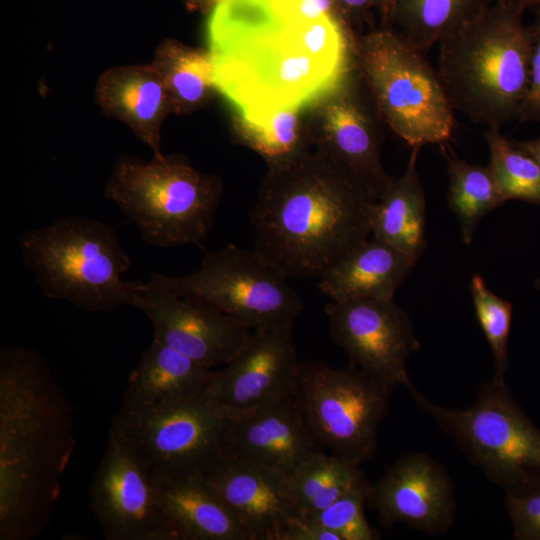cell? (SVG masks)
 Masks as SVG:
<instances>
[{"mask_svg": "<svg viewBox=\"0 0 540 540\" xmlns=\"http://www.w3.org/2000/svg\"><path fill=\"white\" fill-rule=\"evenodd\" d=\"M505 508L517 540H540V491L506 495Z\"/></svg>", "mask_w": 540, "mask_h": 540, "instance_id": "obj_33", "label": "cell"}, {"mask_svg": "<svg viewBox=\"0 0 540 540\" xmlns=\"http://www.w3.org/2000/svg\"><path fill=\"white\" fill-rule=\"evenodd\" d=\"M293 328L253 330L236 355L215 371L207 396L235 419L292 395L300 363Z\"/></svg>", "mask_w": 540, "mask_h": 540, "instance_id": "obj_14", "label": "cell"}, {"mask_svg": "<svg viewBox=\"0 0 540 540\" xmlns=\"http://www.w3.org/2000/svg\"><path fill=\"white\" fill-rule=\"evenodd\" d=\"M150 280L250 330L294 324L304 308L300 295L278 266L256 249L234 244L206 251L199 269L189 275L154 272Z\"/></svg>", "mask_w": 540, "mask_h": 540, "instance_id": "obj_9", "label": "cell"}, {"mask_svg": "<svg viewBox=\"0 0 540 540\" xmlns=\"http://www.w3.org/2000/svg\"><path fill=\"white\" fill-rule=\"evenodd\" d=\"M420 148H412L404 174L376 201L371 234L414 262L426 247V198L417 169Z\"/></svg>", "mask_w": 540, "mask_h": 540, "instance_id": "obj_24", "label": "cell"}, {"mask_svg": "<svg viewBox=\"0 0 540 540\" xmlns=\"http://www.w3.org/2000/svg\"><path fill=\"white\" fill-rule=\"evenodd\" d=\"M202 474L250 540H281L288 522L298 516L288 496L286 477L226 448Z\"/></svg>", "mask_w": 540, "mask_h": 540, "instance_id": "obj_17", "label": "cell"}, {"mask_svg": "<svg viewBox=\"0 0 540 540\" xmlns=\"http://www.w3.org/2000/svg\"><path fill=\"white\" fill-rule=\"evenodd\" d=\"M215 89L250 120L297 111L340 90L348 75L341 20L311 0H226L206 23Z\"/></svg>", "mask_w": 540, "mask_h": 540, "instance_id": "obj_1", "label": "cell"}, {"mask_svg": "<svg viewBox=\"0 0 540 540\" xmlns=\"http://www.w3.org/2000/svg\"><path fill=\"white\" fill-rule=\"evenodd\" d=\"M405 387L419 409L506 495L540 491V430L506 383L481 384L475 402L467 408L435 404L411 381Z\"/></svg>", "mask_w": 540, "mask_h": 540, "instance_id": "obj_7", "label": "cell"}, {"mask_svg": "<svg viewBox=\"0 0 540 540\" xmlns=\"http://www.w3.org/2000/svg\"><path fill=\"white\" fill-rule=\"evenodd\" d=\"M394 389L351 364L305 361L292 396L320 447L361 465L375 456Z\"/></svg>", "mask_w": 540, "mask_h": 540, "instance_id": "obj_10", "label": "cell"}, {"mask_svg": "<svg viewBox=\"0 0 540 540\" xmlns=\"http://www.w3.org/2000/svg\"><path fill=\"white\" fill-rule=\"evenodd\" d=\"M131 306L148 317L153 339L211 369L227 364L251 333L229 316L175 295L150 279L141 280Z\"/></svg>", "mask_w": 540, "mask_h": 540, "instance_id": "obj_15", "label": "cell"}, {"mask_svg": "<svg viewBox=\"0 0 540 540\" xmlns=\"http://www.w3.org/2000/svg\"><path fill=\"white\" fill-rule=\"evenodd\" d=\"M225 448L284 477L323 450L292 395L233 419Z\"/></svg>", "mask_w": 540, "mask_h": 540, "instance_id": "obj_18", "label": "cell"}, {"mask_svg": "<svg viewBox=\"0 0 540 540\" xmlns=\"http://www.w3.org/2000/svg\"><path fill=\"white\" fill-rule=\"evenodd\" d=\"M446 158L447 203L458 218L462 241L469 245L481 219L505 202L488 165L471 164L456 155Z\"/></svg>", "mask_w": 540, "mask_h": 540, "instance_id": "obj_28", "label": "cell"}, {"mask_svg": "<svg viewBox=\"0 0 540 540\" xmlns=\"http://www.w3.org/2000/svg\"><path fill=\"white\" fill-rule=\"evenodd\" d=\"M359 62L379 116L412 148L446 144L454 108L426 54L390 28L359 43Z\"/></svg>", "mask_w": 540, "mask_h": 540, "instance_id": "obj_8", "label": "cell"}, {"mask_svg": "<svg viewBox=\"0 0 540 540\" xmlns=\"http://www.w3.org/2000/svg\"><path fill=\"white\" fill-rule=\"evenodd\" d=\"M151 65L167 89L172 112L182 113L195 108L215 89L208 50L187 47L168 39L157 47Z\"/></svg>", "mask_w": 540, "mask_h": 540, "instance_id": "obj_27", "label": "cell"}, {"mask_svg": "<svg viewBox=\"0 0 540 540\" xmlns=\"http://www.w3.org/2000/svg\"><path fill=\"white\" fill-rule=\"evenodd\" d=\"M365 479L360 465L322 450L286 477V486L297 515L309 518Z\"/></svg>", "mask_w": 540, "mask_h": 540, "instance_id": "obj_25", "label": "cell"}, {"mask_svg": "<svg viewBox=\"0 0 540 540\" xmlns=\"http://www.w3.org/2000/svg\"><path fill=\"white\" fill-rule=\"evenodd\" d=\"M324 118L331 161L379 200L393 178L379 162V141L369 115L351 96H341L327 105Z\"/></svg>", "mask_w": 540, "mask_h": 540, "instance_id": "obj_23", "label": "cell"}, {"mask_svg": "<svg viewBox=\"0 0 540 540\" xmlns=\"http://www.w3.org/2000/svg\"><path fill=\"white\" fill-rule=\"evenodd\" d=\"M515 142L526 152H528L540 165V136L535 139Z\"/></svg>", "mask_w": 540, "mask_h": 540, "instance_id": "obj_37", "label": "cell"}, {"mask_svg": "<svg viewBox=\"0 0 540 540\" xmlns=\"http://www.w3.org/2000/svg\"><path fill=\"white\" fill-rule=\"evenodd\" d=\"M536 287L540 289V279L536 281Z\"/></svg>", "mask_w": 540, "mask_h": 540, "instance_id": "obj_41", "label": "cell"}, {"mask_svg": "<svg viewBox=\"0 0 540 540\" xmlns=\"http://www.w3.org/2000/svg\"><path fill=\"white\" fill-rule=\"evenodd\" d=\"M536 11V19L531 25L534 38L529 83L517 115L520 122L540 123V9Z\"/></svg>", "mask_w": 540, "mask_h": 540, "instance_id": "obj_34", "label": "cell"}, {"mask_svg": "<svg viewBox=\"0 0 540 540\" xmlns=\"http://www.w3.org/2000/svg\"><path fill=\"white\" fill-rule=\"evenodd\" d=\"M96 101L109 117L126 124L161 158L160 130L172 106L167 89L150 65H125L103 72L95 87Z\"/></svg>", "mask_w": 540, "mask_h": 540, "instance_id": "obj_19", "label": "cell"}, {"mask_svg": "<svg viewBox=\"0 0 540 540\" xmlns=\"http://www.w3.org/2000/svg\"><path fill=\"white\" fill-rule=\"evenodd\" d=\"M76 445L69 402L43 358L0 355V539L31 540L49 523Z\"/></svg>", "mask_w": 540, "mask_h": 540, "instance_id": "obj_2", "label": "cell"}, {"mask_svg": "<svg viewBox=\"0 0 540 540\" xmlns=\"http://www.w3.org/2000/svg\"><path fill=\"white\" fill-rule=\"evenodd\" d=\"M515 2L519 3L520 5L527 8H533V9H540V0H514Z\"/></svg>", "mask_w": 540, "mask_h": 540, "instance_id": "obj_40", "label": "cell"}, {"mask_svg": "<svg viewBox=\"0 0 540 540\" xmlns=\"http://www.w3.org/2000/svg\"><path fill=\"white\" fill-rule=\"evenodd\" d=\"M415 264L387 243L367 238L331 265L318 287L333 302L391 300Z\"/></svg>", "mask_w": 540, "mask_h": 540, "instance_id": "obj_20", "label": "cell"}, {"mask_svg": "<svg viewBox=\"0 0 540 540\" xmlns=\"http://www.w3.org/2000/svg\"><path fill=\"white\" fill-rule=\"evenodd\" d=\"M215 371L153 339L128 378L121 407L171 404L204 394Z\"/></svg>", "mask_w": 540, "mask_h": 540, "instance_id": "obj_22", "label": "cell"}, {"mask_svg": "<svg viewBox=\"0 0 540 540\" xmlns=\"http://www.w3.org/2000/svg\"><path fill=\"white\" fill-rule=\"evenodd\" d=\"M221 183L196 171L186 159L162 156L143 161L121 157L104 190L151 246L199 245L210 232Z\"/></svg>", "mask_w": 540, "mask_h": 540, "instance_id": "obj_6", "label": "cell"}, {"mask_svg": "<svg viewBox=\"0 0 540 540\" xmlns=\"http://www.w3.org/2000/svg\"><path fill=\"white\" fill-rule=\"evenodd\" d=\"M371 482L365 479L312 518L336 534L339 540H378L381 534L366 516Z\"/></svg>", "mask_w": 540, "mask_h": 540, "instance_id": "obj_31", "label": "cell"}, {"mask_svg": "<svg viewBox=\"0 0 540 540\" xmlns=\"http://www.w3.org/2000/svg\"><path fill=\"white\" fill-rule=\"evenodd\" d=\"M240 125L247 143L269 159H284L296 148L297 111L279 110L250 120L240 119Z\"/></svg>", "mask_w": 540, "mask_h": 540, "instance_id": "obj_32", "label": "cell"}, {"mask_svg": "<svg viewBox=\"0 0 540 540\" xmlns=\"http://www.w3.org/2000/svg\"><path fill=\"white\" fill-rule=\"evenodd\" d=\"M156 480L160 506L180 540H250L202 473L185 477L156 473Z\"/></svg>", "mask_w": 540, "mask_h": 540, "instance_id": "obj_21", "label": "cell"}, {"mask_svg": "<svg viewBox=\"0 0 540 540\" xmlns=\"http://www.w3.org/2000/svg\"><path fill=\"white\" fill-rule=\"evenodd\" d=\"M397 1L398 0H377V4L381 7L385 20H390Z\"/></svg>", "mask_w": 540, "mask_h": 540, "instance_id": "obj_39", "label": "cell"}, {"mask_svg": "<svg viewBox=\"0 0 540 540\" xmlns=\"http://www.w3.org/2000/svg\"><path fill=\"white\" fill-rule=\"evenodd\" d=\"M324 311L331 338L351 365L394 388L410 382L407 362L420 342L394 299L331 301Z\"/></svg>", "mask_w": 540, "mask_h": 540, "instance_id": "obj_13", "label": "cell"}, {"mask_svg": "<svg viewBox=\"0 0 540 540\" xmlns=\"http://www.w3.org/2000/svg\"><path fill=\"white\" fill-rule=\"evenodd\" d=\"M367 504L385 528L403 523L430 535L446 533L456 511L449 474L435 459L419 452L400 457L371 484Z\"/></svg>", "mask_w": 540, "mask_h": 540, "instance_id": "obj_16", "label": "cell"}, {"mask_svg": "<svg viewBox=\"0 0 540 540\" xmlns=\"http://www.w3.org/2000/svg\"><path fill=\"white\" fill-rule=\"evenodd\" d=\"M226 0H186L190 9L211 10L215 5Z\"/></svg>", "mask_w": 540, "mask_h": 540, "instance_id": "obj_38", "label": "cell"}, {"mask_svg": "<svg viewBox=\"0 0 540 540\" xmlns=\"http://www.w3.org/2000/svg\"><path fill=\"white\" fill-rule=\"evenodd\" d=\"M281 540H339L338 536L312 518L293 517Z\"/></svg>", "mask_w": 540, "mask_h": 540, "instance_id": "obj_35", "label": "cell"}, {"mask_svg": "<svg viewBox=\"0 0 540 540\" xmlns=\"http://www.w3.org/2000/svg\"><path fill=\"white\" fill-rule=\"evenodd\" d=\"M470 292L478 323L493 355L494 374L491 380L505 383L512 304L492 292L479 273L471 278Z\"/></svg>", "mask_w": 540, "mask_h": 540, "instance_id": "obj_30", "label": "cell"}, {"mask_svg": "<svg viewBox=\"0 0 540 540\" xmlns=\"http://www.w3.org/2000/svg\"><path fill=\"white\" fill-rule=\"evenodd\" d=\"M526 8L494 0L477 18L442 38L437 73L455 111L476 124L517 119L530 76L533 29Z\"/></svg>", "mask_w": 540, "mask_h": 540, "instance_id": "obj_4", "label": "cell"}, {"mask_svg": "<svg viewBox=\"0 0 540 540\" xmlns=\"http://www.w3.org/2000/svg\"><path fill=\"white\" fill-rule=\"evenodd\" d=\"M159 475L204 473L227 445L231 418L206 392L171 404L121 407L112 419Z\"/></svg>", "mask_w": 540, "mask_h": 540, "instance_id": "obj_11", "label": "cell"}, {"mask_svg": "<svg viewBox=\"0 0 540 540\" xmlns=\"http://www.w3.org/2000/svg\"><path fill=\"white\" fill-rule=\"evenodd\" d=\"M339 9L345 13H361L368 10L377 0H335Z\"/></svg>", "mask_w": 540, "mask_h": 540, "instance_id": "obj_36", "label": "cell"}, {"mask_svg": "<svg viewBox=\"0 0 540 540\" xmlns=\"http://www.w3.org/2000/svg\"><path fill=\"white\" fill-rule=\"evenodd\" d=\"M501 127H487L483 137L490 152L488 164L503 201L522 200L540 205V165Z\"/></svg>", "mask_w": 540, "mask_h": 540, "instance_id": "obj_29", "label": "cell"}, {"mask_svg": "<svg viewBox=\"0 0 540 540\" xmlns=\"http://www.w3.org/2000/svg\"><path fill=\"white\" fill-rule=\"evenodd\" d=\"M90 504L108 540H180L160 506L156 472L113 420Z\"/></svg>", "mask_w": 540, "mask_h": 540, "instance_id": "obj_12", "label": "cell"}, {"mask_svg": "<svg viewBox=\"0 0 540 540\" xmlns=\"http://www.w3.org/2000/svg\"><path fill=\"white\" fill-rule=\"evenodd\" d=\"M19 249L46 297L85 312L131 306L141 282L122 279L131 259L121 247L117 229L82 215L24 232Z\"/></svg>", "mask_w": 540, "mask_h": 540, "instance_id": "obj_5", "label": "cell"}, {"mask_svg": "<svg viewBox=\"0 0 540 540\" xmlns=\"http://www.w3.org/2000/svg\"><path fill=\"white\" fill-rule=\"evenodd\" d=\"M494 0H398L390 20L410 45L427 54L446 35L481 15Z\"/></svg>", "mask_w": 540, "mask_h": 540, "instance_id": "obj_26", "label": "cell"}, {"mask_svg": "<svg viewBox=\"0 0 540 540\" xmlns=\"http://www.w3.org/2000/svg\"><path fill=\"white\" fill-rule=\"evenodd\" d=\"M274 175L250 213L255 249L288 278H319L371 234L376 200L331 160Z\"/></svg>", "mask_w": 540, "mask_h": 540, "instance_id": "obj_3", "label": "cell"}]
</instances>
